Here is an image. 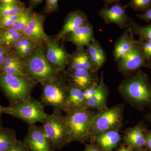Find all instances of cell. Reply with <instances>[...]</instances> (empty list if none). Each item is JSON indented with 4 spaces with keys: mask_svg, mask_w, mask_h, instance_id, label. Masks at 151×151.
Here are the masks:
<instances>
[{
    "mask_svg": "<svg viewBox=\"0 0 151 151\" xmlns=\"http://www.w3.org/2000/svg\"><path fill=\"white\" fill-rule=\"evenodd\" d=\"M24 32L13 28L0 29V38L1 46L6 47H13L14 45L22 38Z\"/></svg>",
    "mask_w": 151,
    "mask_h": 151,
    "instance_id": "cell-24",
    "label": "cell"
},
{
    "mask_svg": "<svg viewBox=\"0 0 151 151\" xmlns=\"http://www.w3.org/2000/svg\"><path fill=\"white\" fill-rule=\"evenodd\" d=\"M127 28L134 36L139 37V42L151 41V24L145 26L139 25L133 19L129 17Z\"/></svg>",
    "mask_w": 151,
    "mask_h": 151,
    "instance_id": "cell-25",
    "label": "cell"
},
{
    "mask_svg": "<svg viewBox=\"0 0 151 151\" xmlns=\"http://www.w3.org/2000/svg\"><path fill=\"white\" fill-rule=\"evenodd\" d=\"M116 63L118 70L126 77L133 75L143 67L150 68L143 56L139 42Z\"/></svg>",
    "mask_w": 151,
    "mask_h": 151,
    "instance_id": "cell-10",
    "label": "cell"
},
{
    "mask_svg": "<svg viewBox=\"0 0 151 151\" xmlns=\"http://www.w3.org/2000/svg\"><path fill=\"white\" fill-rule=\"evenodd\" d=\"M36 84L26 75L0 74V87L10 104L27 99Z\"/></svg>",
    "mask_w": 151,
    "mask_h": 151,
    "instance_id": "cell-6",
    "label": "cell"
},
{
    "mask_svg": "<svg viewBox=\"0 0 151 151\" xmlns=\"http://www.w3.org/2000/svg\"><path fill=\"white\" fill-rule=\"evenodd\" d=\"M19 14L15 15L6 16L0 19V29L12 28Z\"/></svg>",
    "mask_w": 151,
    "mask_h": 151,
    "instance_id": "cell-32",
    "label": "cell"
},
{
    "mask_svg": "<svg viewBox=\"0 0 151 151\" xmlns=\"http://www.w3.org/2000/svg\"><path fill=\"white\" fill-rule=\"evenodd\" d=\"M138 42V41L135 40L134 35L129 29H126L114 44L113 51L114 60L118 62L123 55L129 51Z\"/></svg>",
    "mask_w": 151,
    "mask_h": 151,
    "instance_id": "cell-21",
    "label": "cell"
},
{
    "mask_svg": "<svg viewBox=\"0 0 151 151\" xmlns=\"http://www.w3.org/2000/svg\"><path fill=\"white\" fill-rule=\"evenodd\" d=\"M94 38L93 26L88 21L77 29L67 34L64 40L72 42L77 49H80L87 46Z\"/></svg>",
    "mask_w": 151,
    "mask_h": 151,
    "instance_id": "cell-16",
    "label": "cell"
},
{
    "mask_svg": "<svg viewBox=\"0 0 151 151\" xmlns=\"http://www.w3.org/2000/svg\"><path fill=\"white\" fill-rule=\"evenodd\" d=\"M45 17L38 13H34L27 27L24 32V36L33 41L37 45L45 43L48 36L44 30Z\"/></svg>",
    "mask_w": 151,
    "mask_h": 151,
    "instance_id": "cell-13",
    "label": "cell"
},
{
    "mask_svg": "<svg viewBox=\"0 0 151 151\" xmlns=\"http://www.w3.org/2000/svg\"><path fill=\"white\" fill-rule=\"evenodd\" d=\"M68 70H84L93 72L98 71L92 63L87 50L84 48L77 49L70 54Z\"/></svg>",
    "mask_w": 151,
    "mask_h": 151,
    "instance_id": "cell-18",
    "label": "cell"
},
{
    "mask_svg": "<svg viewBox=\"0 0 151 151\" xmlns=\"http://www.w3.org/2000/svg\"><path fill=\"white\" fill-rule=\"evenodd\" d=\"M103 1L105 4L104 7H108L113 4L114 3L119 2L118 1L119 0H103Z\"/></svg>",
    "mask_w": 151,
    "mask_h": 151,
    "instance_id": "cell-42",
    "label": "cell"
},
{
    "mask_svg": "<svg viewBox=\"0 0 151 151\" xmlns=\"http://www.w3.org/2000/svg\"><path fill=\"white\" fill-rule=\"evenodd\" d=\"M4 113L20 119L29 125L35 124L38 122L42 123L47 115L42 103L31 96L23 101L4 107Z\"/></svg>",
    "mask_w": 151,
    "mask_h": 151,
    "instance_id": "cell-7",
    "label": "cell"
},
{
    "mask_svg": "<svg viewBox=\"0 0 151 151\" xmlns=\"http://www.w3.org/2000/svg\"><path fill=\"white\" fill-rule=\"evenodd\" d=\"M145 119L151 124V113L146 114L145 116Z\"/></svg>",
    "mask_w": 151,
    "mask_h": 151,
    "instance_id": "cell-45",
    "label": "cell"
},
{
    "mask_svg": "<svg viewBox=\"0 0 151 151\" xmlns=\"http://www.w3.org/2000/svg\"><path fill=\"white\" fill-rule=\"evenodd\" d=\"M17 139L14 130L0 126V151H6L13 146Z\"/></svg>",
    "mask_w": 151,
    "mask_h": 151,
    "instance_id": "cell-26",
    "label": "cell"
},
{
    "mask_svg": "<svg viewBox=\"0 0 151 151\" xmlns=\"http://www.w3.org/2000/svg\"><path fill=\"white\" fill-rule=\"evenodd\" d=\"M34 13L32 8H25L19 14L12 28L24 32L32 19Z\"/></svg>",
    "mask_w": 151,
    "mask_h": 151,
    "instance_id": "cell-27",
    "label": "cell"
},
{
    "mask_svg": "<svg viewBox=\"0 0 151 151\" xmlns=\"http://www.w3.org/2000/svg\"><path fill=\"white\" fill-rule=\"evenodd\" d=\"M62 112L54 111L47 114L42 123L50 144L53 151L61 150L69 144V133L65 115Z\"/></svg>",
    "mask_w": 151,
    "mask_h": 151,
    "instance_id": "cell-5",
    "label": "cell"
},
{
    "mask_svg": "<svg viewBox=\"0 0 151 151\" xmlns=\"http://www.w3.org/2000/svg\"><path fill=\"white\" fill-rule=\"evenodd\" d=\"M6 151H31L23 142L17 139L13 146Z\"/></svg>",
    "mask_w": 151,
    "mask_h": 151,
    "instance_id": "cell-34",
    "label": "cell"
},
{
    "mask_svg": "<svg viewBox=\"0 0 151 151\" xmlns=\"http://www.w3.org/2000/svg\"><path fill=\"white\" fill-rule=\"evenodd\" d=\"M23 142L31 151H54L42 126L29 125L28 131L24 138Z\"/></svg>",
    "mask_w": 151,
    "mask_h": 151,
    "instance_id": "cell-11",
    "label": "cell"
},
{
    "mask_svg": "<svg viewBox=\"0 0 151 151\" xmlns=\"http://www.w3.org/2000/svg\"><path fill=\"white\" fill-rule=\"evenodd\" d=\"M42 1L43 0H31V4L32 6H36L41 3Z\"/></svg>",
    "mask_w": 151,
    "mask_h": 151,
    "instance_id": "cell-43",
    "label": "cell"
},
{
    "mask_svg": "<svg viewBox=\"0 0 151 151\" xmlns=\"http://www.w3.org/2000/svg\"><path fill=\"white\" fill-rule=\"evenodd\" d=\"M88 21V17L83 12L79 10L71 12L66 17L62 29L58 37L61 40H64L67 34L77 29Z\"/></svg>",
    "mask_w": 151,
    "mask_h": 151,
    "instance_id": "cell-20",
    "label": "cell"
},
{
    "mask_svg": "<svg viewBox=\"0 0 151 151\" xmlns=\"http://www.w3.org/2000/svg\"><path fill=\"white\" fill-rule=\"evenodd\" d=\"M1 2L4 3H19V0H1Z\"/></svg>",
    "mask_w": 151,
    "mask_h": 151,
    "instance_id": "cell-44",
    "label": "cell"
},
{
    "mask_svg": "<svg viewBox=\"0 0 151 151\" xmlns=\"http://www.w3.org/2000/svg\"><path fill=\"white\" fill-rule=\"evenodd\" d=\"M98 83H99V82L94 83V84H92L91 86H89L88 88H86V89L83 90L86 101L89 99L90 97L93 96V94L96 92L97 86H98Z\"/></svg>",
    "mask_w": 151,
    "mask_h": 151,
    "instance_id": "cell-36",
    "label": "cell"
},
{
    "mask_svg": "<svg viewBox=\"0 0 151 151\" xmlns=\"http://www.w3.org/2000/svg\"><path fill=\"white\" fill-rule=\"evenodd\" d=\"M126 7H130L134 10L145 12L151 8V0H131Z\"/></svg>",
    "mask_w": 151,
    "mask_h": 151,
    "instance_id": "cell-29",
    "label": "cell"
},
{
    "mask_svg": "<svg viewBox=\"0 0 151 151\" xmlns=\"http://www.w3.org/2000/svg\"><path fill=\"white\" fill-rule=\"evenodd\" d=\"M58 37L48 36L45 42V54L47 59L52 67L60 71L65 70L70 54L60 43Z\"/></svg>",
    "mask_w": 151,
    "mask_h": 151,
    "instance_id": "cell-9",
    "label": "cell"
},
{
    "mask_svg": "<svg viewBox=\"0 0 151 151\" xmlns=\"http://www.w3.org/2000/svg\"><path fill=\"white\" fill-rule=\"evenodd\" d=\"M137 17L142 20L150 23L151 21V8L145 11L143 13L137 15Z\"/></svg>",
    "mask_w": 151,
    "mask_h": 151,
    "instance_id": "cell-38",
    "label": "cell"
},
{
    "mask_svg": "<svg viewBox=\"0 0 151 151\" xmlns=\"http://www.w3.org/2000/svg\"><path fill=\"white\" fill-rule=\"evenodd\" d=\"M11 50V48L3 46H0V55L8 53Z\"/></svg>",
    "mask_w": 151,
    "mask_h": 151,
    "instance_id": "cell-41",
    "label": "cell"
},
{
    "mask_svg": "<svg viewBox=\"0 0 151 151\" xmlns=\"http://www.w3.org/2000/svg\"><path fill=\"white\" fill-rule=\"evenodd\" d=\"M64 75L68 82L73 83L83 90L100 81L97 72L88 70H65Z\"/></svg>",
    "mask_w": 151,
    "mask_h": 151,
    "instance_id": "cell-14",
    "label": "cell"
},
{
    "mask_svg": "<svg viewBox=\"0 0 151 151\" xmlns=\"http://www.w3.org/2000/svg\"><path fill=\"white\" fill-rule=\"evenodd\" d=\"M126 6L116 2L111 6L103 7L99 12V15L106 24H114L120 28L127 29L129 17L126 12Z\"/></svg>",
    "mask_w": 151,
    "mask_h": 151,
    "instance_id": "cell-12",
    "label": "cell"
},
{
    "mask_svg": "<svg viewBox=\"0 0 151 151\" xmlns=\"http://www.w3.org/2000/svg\"><path fill=\"white\" fill-rule=\"evenodd\" d=\"M1 46V38H0V46Z\"/></svg>",
    "mask_w": 151,
    "mask_h": 151,
    "instance_id": "cell-49",
    "label": "cell"
},
{
    "mask_svg": "<svg viewBox=\"0 0 151 151\" xmlns=\"http://www.w3.org/2000/svg\"><path fill=\"white\" fill-rule=\"evenodd\" d=\"M147 63L150 68H151V59L147 60Z\"/></svg>",
    "mask_w": 151,
    "mask_h": 151,
    "instance_id": "cell-47",
    "label": "cell"
},
{
    "mask_svg": "<svg viewBox=\"0 0 151 151\" xmlns=\"http://www.w3.org/2000/svg\"><path fill=\"white\" fill-rule=\"evenodd\" d=\"M124 105L119 104L97 112L92 120L90 138L109 130L119 129L123 125Z\"/></svg>",
    "mask_w": 151,
    "mask_h": 151,
    "instance_id": "cell-8",
    "label": "cell"
},
{
    "mask_svg": "<svg viewBox=\"0 0 151 151\" xmlns=\"http://www.w3.org/2000/svg\"><path fill=\"white\" fill-rule=\"evenodd\" d=\"M0 74L26 75L24 65H12L1 68L0 69Z\"/></svg>",
    "mask_w": 151,
    "mask_h": 151,
    "instance_id": "cell-30",
    "label": "cell"
},
{
    "mask_svg": "<svg viewBox=\"0 0 151 151\" xmlns=\"http://www.w3.org/2000/svg\"><path fill=\"white\" fill-rule=\"evenodd\" d=\"M116 151H136L133 149L129 147L127 145H122L117 149Z\"/></svg>",
    "mask_w": 151,
    "mask_h": 151,
    "instance_id": "cell-40",
    "label": "cell"
},
{
    "mask_svg": "<svg viewBox=\"0 0 151 151\" xmlns=\"http://www.w3.org/2000/svg\"><path fill=\"white\" fill-rule=\"evenodd\" d=\"M34 42H35L33 41L24 36V37L20 40L13 47L14 48V54L15 55H17L19 52Z\"/></svg>",
    "mask_w": 151,
    "mask_h": 151,
    "instance_id": "cell-31",
    "label": "cell"
},
{
    "mask_svg": "<svg viewBox=\"0 0 151 151\" xmlns=\"http://www.w3.org/2000/svg\"><path fill=\"white\" fill-rule=\"evenodd\" d=\"M97 113L86 107L69 108L65 112L69 143L77 142L84 144L90 139V127Z\"/></svg>",
    "mask_w": 151,
    "mask_h": 151,
    "instance_id": "cell-3",
    "label": "cell"
},
{
    "mask_svg": "<svg viewBox=\"0 0 151 151\" xmlns=\"http://www.w3.org/2000/svg\"><path fill=\"white\" fill-rule=\"evenodd\" d=\"M109 89L104 81V72L101 73L97 90L93 96L86 101V107L91 110L102 111L107 108Z\"/></svg>",
    "mask_w": 151,
    "mask_h": 151,
    "instance_id": "cell-17",
    "label": "cell"
},
{
    "mask_svg": "<svg viewBox=\"0 0 151 151\" xmlns=\"http://www.w3.org/2000/svg\"><path fill=\"white\" fill-rule=\"evenodd\" d=\"M4 107L0 105V124H1V115L2 113H4Z\"/></svg>",
    "mask_w": 151,
    "mask_h": 151,
    "instance_id": "cell-46",
    "label": "cell"
},
{
    "mask_svg": "<svg viewBox=\"0 0 151 151\" xmlns=\"http://www.w3.org/2000/svg\"><path fill=\"white\" fill-rule=\"evenodd\" d=\"M147 127L142 122L134 127H130L124 134V140L126 145L136 151H141L145 149V131Z\"/></svg>",
    "mask_w": 151,
    "mask_h": 151,
    "instance_id": "cell-15",
    "label": "cell"
},
{
    "mask_svg": "<svg viewBox=\"0 0 151 151\" xmlns=\"http://www.w3.org/2000/svg\"><path fill=\"white\" fill-rule=\"evenodd\" d=\"M82 151H103L94 143L86 145L85 149Z\"/></svg>",
    "mask_w": 151,
    "mask_h": 151,
    "instance_id": "cell-39",
    "label": "cell"
},
{
    "mask_svg": "<svg viewBox=\"0 0 151 151\" xmlns=\"http://www.w3.org/2000/svg\"><path fill=\"white\" fill-rule=\"evenodd\" d=\"M141 50L146 60L151 59V41L139 42Z\"/></svg>",
    "mask_w": 151,
    "mask_h": 151,
    "instance_id": "cell-33",
    "label": "cell"
},
{
    "mask_svg": "<svg viewBox=\"0 0 151 151\" xmlns=\"http://www.w3.org/2000/svg\"><path fill=\"white\" fill-rule=\"evenodd\" d=\"M145 146L146 150L151 151V130L147 129L145 132Z\"/></svg>",
    "mask_w": 151,
    "mask_h": 151,
    "instance_id": "cell-37",
    "label": "cell"
},
{
    "mask_svg": "<svg viewBox=\"0 0 151 151\" xmlns=\"http://www.w3.org/2000/svg\"><path fill=\"white\" fill-rule=\"evenodd\" d=\"M65 71V70H64ZM64 71L52 81L42 85L41 102L51 106L54 111L66 112L69 108L68 103V84Z\"/></svg>",
    "mask_w": 151,
    "mask_h": 151,
    "instance_id": "cell-4",
    "label": "cell"
},
{
    "mask_svg": "<svg viewBox=\"0 0 151 151\" xmlns=\"http://www.w3.org/2000/svg\"><path fill=\"white\" fill-rule=\"evenodd\" d=\"M58 0H46V5L45 9V12L50 13L56 10L58 7Z\"/></svg>",
    "mask_w": 151,
    "mask_h": 151,
    "instance_id": "cell-35",
    "label": "cell"
},
{
    "mask_svg": "<svg viewBox=\"0 0 151 151\" xmlns=\"http://www.w3.org/2000/svg\"><path fill=\"white\" fill-rule=\"evenodd\" d=\"M119 130H109L93 136L90 139L103 151H112L122 140Z\"/></svg>",
    "mask_w": 151,
    "mask_h": 151,
    "instance_id": "cell-19",
    "label": "cell"
},
{
    "mask_svg": "<svg viewBox=\"0 0 151 151\" xmlns=\"http://www.w3.org/2000/svg\"><path fill=\"white\" fill-rule=\"evenodd\" d=\"M26 75L34 82L43 85L59 76L63 71L52 67L47 59L45 43L37 45L27 56L23 58Z\"/></svg>",
    "mask_w": 151,
    "mask_h": 151,
    "instance_id": "cell-2",
    "label": "cell"
},
{
    "mask_svg": "<svg viewBox=\"0 0 151 151\" xmlns=\"http://www.w3.org/2000/svg\"><path fill=\"white\" fill-rule=\"evenodd\" d=\"M141 151H150L147 150H146V149H144V150H143Z\"/></svg>",
    "mask_w": 151,
    "mask_h": 151,
    "instance_id": "cell-48",
    "label": "cell"
},
{
    "mask_svg": "<svg viewBox=\"0 0 151 151\" xmlns=\"http://www.w3.org/2000/svg\"><path fill=\"white\" fill-rule=\"evenodd\" d=\"M87 51L92 63L99 70L106 60V54L101 45L94 38L86 46Z\"/></svg>",
    "mask_w": 151,
    "mask_h": 151,
    "instance_id": "cell-22",
    "label": "cell"
},
{
    "mask_svg": "<svg viewBox=\"0 0 151 151\" xmlns=\"http://www.w3.org/2000/svg\"><path fill=\"white\" fill-rule=\"evenodd\" d=\"M67 82L69 108L86 107V100L83 90L73 83Z\"/></svg>",
    "mask_w": 151,
    "mask_h": 151,
    "instance_id": "cell-23",
    "label": "cell"
},
{
    "mask_svg": "<svg viewBox=\"0 0 151 151\" xmlns=\"http://www.w3.org/2000/svg\"><path fill=\"white\" fill-rule=\"evenodd\" d=\"M124 100L139 111L151 108V84L147 74L140 69L126 77L119 86Z\"/></svg>",
    "mask_w": 151,
    "mask_h": 151,
    "instance_id": "cell-1",
    "label": "cell"
},
{
    "mask_svg": "<svg viewBox=\"0 0 151 151\" xmlns=\"http://www.w3.org/2000/svg\"><path fill=\"white\" fill-rule=\"evenodd\" d=\"M25 8L20 2L4 3L0 2V19L4 17L19 14Z\"/></svg>",
    "mask_w": 151,
    "mask_h": 151,
    "instance_id": "cell-28",
    "label": "cell"
}]
</instances>
